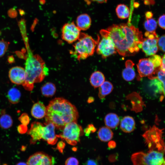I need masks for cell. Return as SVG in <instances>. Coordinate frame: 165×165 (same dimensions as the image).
I'll use <instances>...</instances> for the list:
<instances>
[{
	"label": "cell",
	"instance_id": "obj_1",
	"mask_svg": "<svg viewBox=\"0 0 165 165\" xmlns=\"http://www.w3.org/2000/svg\"><path fill=\"white\" fill-rule=\"evenodd\" d=\"M106 30L114 44L116 51L120 55L130 56L141 49L142 32L130 23L113 24Z\"/></svg>",
	"mask_w": 165,
	"mask_h": 165
},
{
	"label": "cell",
	"instance_id": "obj_2",
	"mask_svg": "<svg viewBox=\"0 0 165 165\" xmlns=\"http://www.w3.org/2000/svg\"><path fill=\"white\" fill-rule=\"evenodd\" d=\"M46 108L45 123H52L57 129L63 130L67 124L77 122L79 117L77 109L64 98H54L50 102Z\"/></svg>",
	"mask_w": 165,
	"mask_h": 165
},
{
	"label": "cell",
	"instance_id": "obj_3",
	"mask_svg": "<svg viewBox=\"0 0 165 165\" xmlns=\"http://www.w3.org/2000/svg\"><path fill=\"white\" fill-rule=\"evenodd\" d=\"M25 81L22 86L28 91L32 90L35 83L42 81L48 74L44 61L38 55L29 54L25 64Z\"/></svg>",
	"mask_w": 165,
	"mask_h": 165
},
{
	"label": "cell",
	"instance_id": "obj_4",
	"mask_svg": "<svg viewBox=\"0 0 165 165\" xmlns=\"http://www.w3.org/2000/svg\"><path fill=\"white\" fill-rule=\"evenodd\" d=\"M99 40V36L96 40L90 36L81 32L77 41L73 45V50H71L70 53L78 60L86 59L94 54Z\"/></svg>",
	"mask_w": 165,
	"mask_h": 165
},
{
	"label": "cell",
	"instance_id": "obj_5",
	"mask_svg": "<svg viewBox=\"0 0 165 165\" xmlns=\"http://www.w3.org/2000/svg\"><path fill=\"white\" fill-rule=\"evenodd\" d=\"M163 133L162 130L154 125L143 134L142 136L145 142L150 149L156 148L160 151H164L165 146L162 138Z\"/></svg>",
	"mask_w": 165,
	"mask_h": 165
},
{
	"label": "cell",
	"instance_id": "obj_6",
	"mask_svg": "<svg viewBox=\"0 0 165 165\" xmlns=\"http://www.w3.org/2000/svg\"><path fill=\"white\" fill-rule=\"evenodd\" d=\"M63 132L57 137L65 140L69 144L76 145L80 141V137L83 134L82 127L76 122L67 124L63 129Z\"/></svg>",
	"mask_w": 165,
	"mask_h": 165
},
{
	"label": "cell",
	"instance_id": "obj_7",
	"mask_svg": "<svg viewBox=\"0 0 165 165\" xmlns=\"http://www.w3.org/2000/svg\"><path fill=\"white\" fill-rule=\"evenodd\" d=\"M101 39L97 44V53L101 56L103 58L116 53L114 44L107 33L106 29H102L100 31Z\"/></svg>",
	"mask_w": 165,
	"mask_h": 165
},
{
	"label": "cell",
	"instance_id": "obj_8",
	"mask_svg": "<svg viewBox=\"0 0 165 165\" xmlns=\"http://www.w3.org/2000/svg\"><path fill=\"white\" fill-rule=\"evenodd\" d=\"M138 72L140 78L147 76L151 80L156 79L158 68L151 57L140 59L137 64Z\"/></svg>",
	"mask_w": 165,
	"mask_h": 165
},
{
	"label": "cell",
	"instance_id": "obj_9",
	"mask_svg": "<svg viewBox=\"0 0 165 165\" xmlns=\"http://www.w3.org/2000/svg\"><path fill=\"white\" fill-rule=\"evenodd\" d=\"M145 36L146 38H143L141 49L147 56L155 54L158 50L157 42L159 38L156 32L146 31Z\"/></svg>",
	"mask_w": 165,
	"mask_h": 165
},
{
	"label": "cell",
	"instance_id": "obj_10",
	"mask_svg": "<svg viewBox=\"0 0 165 165\" xmlns=\"http://www.w3.org/2000/svg\"><path fill=\"white\" fill-rule=\"evenodd\" d=\"M80 31L74 22L66 23L62 28V38L68 43H72L77 40Z\"/></svg>",
	"mask_w": 165,
	"mask_h": 165
},
{
	"label": "cell",
	"instance_id": "obj_11",
	"mask_svg": "<svg viewBox=\"0 0 165 165\" xmlns=\"http://www.w3.org/2000/svg\"><path fill=\"white\" fill-rule=\"evenodd\" d=\"M28 165H53L51 157L42 152H38L31 156L27 160Z\"/></svg>",
	"mask_w": 165,
	"mask_h": 165
},
{
	"label": "cell",
	"instance_id": "obj_12",
	"mask_svg": "<svg viewBox=\"0 0 165 165\" xmlns=\"http://www.w3.org/2000/svg\"><path fill=\"white\" fill-rule=\"evenodd\" d=\"M9 77L13 83L22 85L26 79L25 68L18 66L12 68L9 72Z\"/></svg>",
	"mask_w": 165,
	"mask_h": 165
},
{
	"label": "cell",
	"instance_id": "obj_13",
	"mask_svg": "<svg viewBox=\"0 0 165 165\" xmlns=\"http://www.w3.org/2000/svg\"><path fill=\"white\" fill-rule=\"evenodd\" d=\"M144 157L146 165H162L164 160L163 153L153 149L145 153Z\"/></svg>",
	"mask_w": 165,
	"mask_h": 165
},
{
	"label": "cell",
	"instance_id": "obj_14",
	"mask_svg": "<svg viewBox=\"0 0 165 165\" xmlns=\"http://www.w3.org/2000/svg\"><path fill=\"white\" fill-rule=\"evenodd\" d=\"M45 124L42 138L46 141L49 144H55L58 139L55 134V125L51 122L45 123Z\"/></svg>",
	"mask_w": 165,
	"mask_h": 165
},
{
	"label": "cell",
	"instance_id": "obj_15",
	"mask_svg": "<svg viewBox=\"0 0 165 165\" xmlns=\"http://www.w3.org/2000/svg\"><path fill=\"white\" fill-rule=\"evenodd\" d=\"M44 127V125L39 122H35L32 123L28 132L31 138L30 140L31 144H34L42 138Z\"/></svg>",
	"mask_w": 165,
	"mask_h": 165
},
{
	"label": "cell",
	"instance_id": "obj_16",
	"mask_svg": "<svg viewBox=\"0 0 165 165\" xmlns=\"http://www.w3.org/2000/svg\"><path fill=\"white\" fill-rule=\"evenodd\" d=\"M46 112V108L40 101H38L34 104L31 110L32 116L37 119H42L45 117Z\"/></svg>",
	"mask_w": 165,
	"mask_h": 165
},
{
	"label": "cell",
	"instance_id": "obj_17",
	"mask_svg": "<svg viewBox=\"0 0 165 165\" xmlns=\"http://www.w3.org/2000/svg\"><path fill=\"white\" fill-rule=\"evenodd\" d=\"M125 68L122 72V76L123 79L127 81H132L135 76V73L133 69L134 64L130 60H128L125 62Z\"/></svg>",
	"mask_w": 165,
	"mask_h": 165
},
{
	"label": "cell",
	"instance_id": "obj_18",
	"mask_svg": "<svg viewBox=\"0 0 165 165\" xmlns=\"http://www.w3.org/2000/svg\"><path fill=\"white\" fill-rule=\"evenodd\" d=\"M135 123L133 117L129 116L124 117L122 119L120 127L122 130L125 133L132 132L135 128Z\"/></svg>",
	"mask_w": 165,
	"mask_h": 165
},
{
	"label": "cell",
	"instance_id": "obj_19",
	"mask_svg": "<svg viewBox=\"0 0 165 165\" xmlns=\"http://www.w3.org/2000/svg\"><path fill=\"white\" fill-rule=\"evenodd\" d=\"M91 23L90 17L86 13L79 15L76 18V26L81 30L85 31L88 29L91 26Z\"/></svg>",
	"mask_w": 165,
	"mask_h": 165
},
{
	"label": "cell",
	"instance_id": "obj_20",
	"mask_svg": "<svg viewBox=\"0 0 165 165\" xmlns=\"http://www.w3.org/2000/svg\"><path fill=\"white\" fill-rule=\"evenodd\" d=\"M91 85L94 88L99 87L105 81V77L101 72L97 71L93 72L90 79Z\"/></svg>",
	"mask_w": 165,
	"mask_h": 165
},
{
	"label": "cell",
	"instance_id": "obj_21",
	"mask_svg": "<svg viewBox=\"0 0 165 165\" xmlns=\"http://www.w3.org/2000/svg\"><path fill=\"white\" fill-rule=\"evenodd\" d=\"M105 123L106 126L110 128H115L119 124V119L118 116L114 113H109L105 118Z\"/></svg>",
	"mask_w": 165,
	"mask_h": 165
},
{
	"label": "cell",
	"instance_id": "obj_22",
	"mask_svg": "<svg viewBox=\"0 0 165 165\" xmlns=\"http://www.w3.org/2000/svg\"><path fill=\"white\" fill-rule=\"evenodd\" d=\"M113 133L110 128L102 127L100 128L98 132V136L99 139L103 142H107L112 138Z\"/></svg>",
	"mask_w": 165,
	"mask_h": 165
},
{
	"label": "cell",
	"instance_id": "obj_23",
	"mask_svg": "<svg viewBox=\"0 0 165 165\" xmlns=\"http://www.w3.org/2000/svg\"><path fill=\"white\" fill-rule=\"evenodd\" d=\"M113 88V86L111 82L108 81H105L99 87L98 94L99 97L101 99L104 98L106 96L111 92Z\"/></svg>",
	"mask_w": 165,
	"mask_h": 165
},
{
	"label": "cell",
	"instance_id": "obj_24",
	"mask_svg": "<svg viewBox=\"0 0 165 165\" xmlns=\"http://www.w3.org/2000/svg\"><path fill=\"white\" fill-rule=\"evenodd\" d=\"M21 93L19 90L15 87L10 89L7 94V98L10 102L13 104L18 103L21 97Z\"/></svg>",
	"mask_w": 165,
	"mask_h": 165
},
{
	"label": "cell",
	"instance_id": "obj_25",
	"mask_svg": "<svg viewBox=\"0 0 165 165\" xmlns=\"http://www.w3.org/2000/svg\"><path fill=\"white\" fill-rule=\"evenodd\" d=\"M41 91L42 95L44 96L47 97H51L55 93L56 87L54 84L48 82L42 86Z\"/></svg>",
	"mask_w": 165,
	"mask_h": 165
},
{
	"label": "cell",
	"instance_id": "obj_26",
	"mask_svg": "<svg viewBox=\"0 0 165 165\" xmlns=\"http://www.w3.org/2000/svg\"><path fill=\"white\" fill-rule=\"evenodd\" d=\"M116 11L118 17L122 19L129 17L130 15V10L129 8L124 4L118 5L116 9Z\"/></svg>",
	"mask_w": 165,
	"mask_h": 165
},
{
	"label": "cell",
	"instance_id": "obj_27",
	"mask_svg": "<svg viewBox=\"0 0 165 165\" xmlns=\"http://www.w3.org/2000/svg\"><path fill=\"white\" fill-rule=\"evenodd\" d=\"M13 121L11 116L8 114L2 113L0 117V127L8 129L12 126Z\"/></svg>",
	"mask_w": 165,
	"mask_h": 165
},
{
	"label": "cell",
	"instance_id": "obj_28",
	"mask_svg": "<svg viewBox=\"0 0 165 165\" xmlns=\"http://www.w3.org/2000/svg\"><path fill=\"white\" fill-rule=\"evenodd\" d=\"M144 153L140 152L133 154L131 159L133 165H146L144 159Z\"/></svg>",
	"mask_w": 165,
	"mask_h": 165
},
{
	"label": "cell",
	"instance_id": "obj_29",
	"mask_svg": "<svg viewBox=\"0 0 165 165\" xmlns=\"http://www.w3.org/2000/svg\"><path fill=\"white\" fill-rule=\"evenodd\" d=\"M149 85L154 91L156 94H162L163 92V84L157 78L151 79Z\"/></svg>",
	"mask_w": 165,
	"mask_h": 165
},
{
	"label": "cell",
	"instance_id": "obj_30",
	"mask_svg": "<svg viewBox=\"0 0 165 165\" xmlns=\"http://www.w3.org/2000/svg\"><path fill=\"white\" fill-rule=\"evenodd\" d=\"M144 27L146 31L149 32H155L157 27V23L153 18L146 19L144 23Z\"/></svg>",
	"mask_w": 165,
	"mask_h": 165
},
{
	"label": "cell",
	"instance_id": "obj_31",
	"mask_svg": "<svg viewBox=\"0 0 165 165\" xmlns=\"http://www.w3.org/2000/svg\"><path fill=\"white\" fill-rule=\"evenodd\" d=\"M9 43L3 40H0V57L3 56L8 49Z\"/></svg>",
	"mask_w": 165,
	"mask_h": 165
},
{
	"label": "cell",
	"instance_id": "obj_32",
	"mask_svg": "<svg viewBox=\"0 0 165 165\" xmlns=\"http://www.w3.org/2000/svg\"><path fill=\"white\" fill-rule=\"evenodd\" d=\"M157 46L161 50L165 52V35H162L158 38Z\"/></svg>",
	"mask_w": 165,
	"mask_h": 165
},
{
	"label": "cell",
	"instance_id": "obj_33",
	"mask_svg": "<svg viewBox=\"0 0 165 165\" xmlns=\"http://www.w3.org/2000/svg\"><path fill=\"white\" fill-rule=\"evenodd\" d=\"M18 119L21 124L27 126L30 122V118L28 115L26 113H23L19 117Z\"/></svg>",
	"mask_w": 165,
	"mask_h": 165
},
{
	"label": "cell",
	"instance_id": "obj_34",
	"mask_svg": "<svg viewBox=\"0 0 165 165\" xmlns=\"http://www.w3.org/2000/svg\"><path fill=\"white\" fill-rule=\"evenodd\" d=\"M77 159L74 157H70L68 158L65 162V165H79Z\"/></svg>",
	"mask_w": 165,
	"mask_h": 165
},
{
	"label": "cell",
	"instance_id": "obj_35",
	"mask_svg": "<svg viewBox=\"0 0 165 165\" xmlns=\"http://www.w3.org/2000/svg\"><path fill=\"white\" fill-rule=\"evenodd\" d=\"M159 26L162 28L165 29V14L161 15L158 19Z\"/></svg>",
	"mask_w": 165,
	"mask_h": 165
},
{
	"label": "cell",
	"instance_id": "obj_36",
	"mask_svg": "<svg viewBox=\"0 0 165 165\" xmlns=\"http://www.w3.org/2000/svg\"><path fill=\"white\" fill-rule=\"evenodd\" d=\"M18 132L21 134L25 133L27 130V127L22 124L19 125L17 127Z\"/></svg>",
	"mask_w": 165,
	"mask_h": 165
},
{
	"label": "cell",
	"instance_id": "obj_37",
	"mask_svg": "<svg viewBox=\"0 0 165 165\" xmlns=\"http://www.w3.org/2000/svg\"><path fill=\"white\" fill-rule=\"evenodd\" d=\"M84 165H99L98 162L94 159H89L87 160Z\"/></svg>",
	"mask_w": 165,
	"mask_h": 165
},
{
	"label": "cell",
	"instance_id": "obj_38",
	"mask_svg": "<svg viewBox=\"0 0 165 165\" xmlns=\"http://www.w3.org/2000/svg\"><path fill=\"white\" fill-rule=\"evenodd\" d=\"M65 146V144L62 141H60L58 142L57 148L61 152H62Z\"/></svg>",
	"mask_w": 165,
	"mask_h": 165
},
{
	"label": "cell",
	"instance_id": "obj_39",
	"mask_svg": "<svg viewBox=\"0 0 165 165\" xmlns=\"http://www.w3.org/2000/svg\"><path fill=\"white\" fill-rule=\"evenodd\" d=\"M160 68L165 71V54L162 57L161 60V64Z\"/></svg>",
	"mask_w": 165,
	"mask_h": 165
},
{
	"label": "cell",
	"instance_id": "obj_40",
	"mask_svg": "<svg viewBox=\"0 0 165 165\" xmlns=\"http://www.w3.org/2000/svg\"><path fill=\"white\" fill-rule=\"evenodd\" d=\"M9 15L11 17H14L16 16L17 13L14 9H10L8 12Z\"/></svg>",
	"mask_w": 165,
	"mask_h": 165
},
{
	"label": "cell",
	"instance_id": "obj_41",
	"mask_svg": "<svg viewBox=\"0 0 165 165\" xmlns=\"http://www.w3.org/2000/svg\"><path fill=\"white\" fill-rule=\"evenodd\" d=\"M108 146L110 148L113 149L116 147V143L115 141H111L108 142Z\"/></svg>",
	"mask_w": 165,
	"mask_h": 165
},
{
	"label": "cell",
	"instance_id": "obj_42",
	"mask_svg": "<svg viewBox=\"0 0 165 165\" xmlns=\"http://www.w3.org/2000/svg\"><path fill=\"white\" fill-rule=\"evenodd\" d=\"M87 127L90 129L92 133H94L96 130V129L92 124L89 125Z\"/></svg>",
	"mask_w": 165,
	"mask_h": 165
},
{
	"label": "cell",
	"instance_id": "obj_43",
	"mask_svg": "<svg viewBox=\"0 0 165 165\" xmlns=\"http://www.w3.org/2000/svg\"><path fill=\"white\" fill-rule=\"evenodd\" d=\"M145 16L146 19H149L152 18L153 14L151 12L148 11L145 13Z\"/></svg>",
	"mask_w": 165,
	"mask_h": 165
},
{
	"label": "cell",
	"instance_id": "obj_44",
	"mask_svg": "<svg viewBox=\"0 0 165 165\" xmlns=\"http://www.w3.org/2000/svg\"><path fill=\"white\" fill-rule=\"evenodd\" d=\"M84 132L85 133L86 135L88 136L91 133V132L90 129L87 127L85 129Z\"/></svg>",
	"mask_w": 165,
	"mask_h": 165
},
{
	"label": "cell",
	"instance_id": "obj_45",
	"mask_svg": "<svg viewBox=\"0 0 165 165\" xmlns=\"http://www.w3.org/2000/svg\"><path fill=\"white\" fill-rule=\"evenodd\" d=\"M90 1H95L100 3L106 2L107 0H88Z\"/></svg>",
	"mask_w": 165,
	"mask_h": 165
},
{
	"label": "cell",
	"instance_id": "obj_46",
	"mask_svg": "<svg viewBox=\"0 0 165 165\" xmlns=\"http://www.w3.org/2000/svg\"><path fill=\"white\" fill-rule=\"evenodd\" d=\"M94 100V99L93 97H91L89 98L87 101V102L89 103H91V102H93Z\"/></svg>",
	"mask_w": 165,
	"mask_h": 165
},
{
	"label": "cell",
	"instance_id": "obj_47",
	"mask_svg": "<svg viewBox=\"0 0 165 165\" xmlns=\"http://www.w3.org/2000/svg\"><path fill=\"white\" fill-rule=\"evenodd\" d=\"M16 165H28L27 163L24 162H19Z\"/></svg>",
	"mask_w": 165,
	"mask_h": 165
},
{
	"label": "cell",
	"instance_id": "obj_48",
	"mask_svg": "<svg viewBox=\"0 0 165 165\" xmlns=\"http://www.w3.org/2000/svg\"><path fill=\"white\" fill-rule=\"evenodd\" d=\"M162 165H165V160H164L163 163Z\"/></svg>",
	"mask_w": 165,
	"mask_h": 165
},
{
	"label": "cell",
	"instance_id": "obj_49",
	"mask_svg": "<svg viewBox=\"0 0 165 165\" xmlns=\"http://www.w3.org/2000/svg\"><path fill=\"white\" fill-rule=\"evenodd\" d=\"M164 151H165V149H164Z\"/></svg>",
	"mask_w": 165,
	"mask_h": 165
}]
</instances>
